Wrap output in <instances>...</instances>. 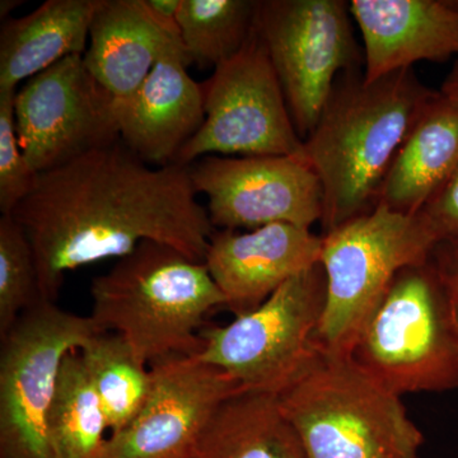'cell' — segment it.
Listing matches in <instances>:
<instances>
[{
  "label": "cell",
  "mask_w": 458,
  "mask_h": 458,
  "mask_svg": "<svg viewBox=\"0 0 458 458\" xmlns=\"http://www.w3.org/2000/svg\"><path fill=\"white\" fill-rule=\"evenodd\" d=\"M197 197L190 167L147 164L117 140L38 174L9 216L31 242L42 298L56 303L66 273L143 241L204 262L216 228Z\"/></svg>",
  "instance_id": "cell-1"
},
{
  "label": "cell",
  "mask_w": 458,
  "mask_h": 458,
  "mask_svg": "<svg viewBox=\"0 0 458 458\" xmlns=\"http://www.w3.org/2000/svg\"><path fill=\"white\" fill-rule=\"evenodd\" d=\"M436 92L414 68L375 82L361 68L339 75L303 140L304 161L321 182L324 234L375 209L394 156Z\"/></svg>",
  "instance_id": "cell-2"
},
{
  "label": "cell",
  "mask_w": 458,
  "mask_h": 458,
  "mask_svg": "<svg viewBox=\"0 0 458 458\" xmlns=\"http://www.w3.org/2000/svg\"><path fill=\"white\" fill-rule=\"evenodd\" d=\"M90 295L96 327L122 335L148 367L174 355L198 357L205 318L225 306L204 262L155 241L96 276Z\"/></svg>",
  "instance_id": "cell-3"
},
{
  "label": "cell",
  "mask_w": 458,
  "mask_h": 458,
  "mask_svg": "<svg viewBox=\"0 0 458 458\" xmlns=\"http://www.w3.org/2000/svg\"><path fill=\"white\" fill-rule=\"evenodd\" d=\"M276 397L307 458H418L424 443L401 396L351 355L319 348L302 375Z\"/></svg>",
  "instance_id": "cell-4"
},
{
  "label": "cell",
  "mask_w": 458,
  "mask_h": 458,
  "mask_svg": "<svg viewBox=\"0 0 458 458\" xmlns=\"http://www.w3.org/2000/svg\"><path fill=\"white\" fill-rule=\"evenodd\" d=\"M351 357L399 396L458 388L450 300L433 255L394 276L361 327Z\"/></svg>",
  "instance_id": "cell-5"
},
{
  "label": "cell",
  "mask_w": 458,
  "mask_h": 458,
  "mask_svg": "<svg viewBox=\"0 0 458 458\" xmlns=\"http://www.w3.org/2000/svg\"><path fill=\"white\" fill-rule=\"evenodd\" d=\"M437 246L420 216L394 213L384 205L322 234L319 262L327 292L316 334L319 348L351 355L394 276L429 260Z\"/></svg>",
  "instance_id": "cell-6"
},
{
  "label": "cell",
  "mask_w": 458,
  "mask_h": 458,
  "mask_svg": "<svg viewBox=\"0 0 458 458\" xmlns=\"http://www.w3.org/2000/svg\"><path fill=\"white\" fill-rule=\"evenodd\" d=\"M325 292L319 262L289 279L254 311L237 315L225 327L203 328L199 360L227 373L245 391L279 396L318 357Z\"/></svg>",
  "instance_id": "cell-7"
},
{
  "label": "cell",
  "mask_w": 458,
  "mask_h": 458,
  "mask_svg": "<svg viewBox=\"0 0 458 458\" xmlns=\"http://www.w3.org/2000/svg\"><path fill=\"white\" fill-rule=\"evenodd\" d=\"M98 333L89 316L41 302L0 336V458H56L49 417L60 367Z\"/></svg>",
  "instance_id": "cell-8"
},
{
  "label": "cell",
  "mask_w": 458,
  "mask_h": 458,
  "mask_svg": "<svg viewBox=\"0 0 458 458\" xmlns=\"http://www.w3.org/2000/svg\"><path fill=\"white\" fill-rule=\"evenodd\" d=\"M201 89L203 125L180 150L174 164L189 167L214 153L304 159L303 140L295 129L284 90L256 26L245 47L216 66Z\"/></svg>",
  "instance_id": "cell-9"
},
{
  "label": "cell",
  "mask_w": 458,
  "mask_h": 458,
  "mask_svg": "<svg viewBox=\"0 0 458 458\" xmlns=\"http://www.w3.org/2000/svg\"><path fill=\"white\" fill-rule=\"evenodd\" d=\"M352 18L345 0L256 3V29L303 140L318 123L339 75L364 65Z\"/></svg>",
  "instance_id": "cell-10"
},
{
  "label": "cell",
  "mask_w": 458,
  "mask_h": 458,
  "mask_svg": "<svg viewBox=\"0 0 458 458\" xmlns=\"http://www.w3.org/2000/svg\"><path fill=\"white\" fill-rule=\"evenodd\" d=\"M114 101L83 55L65 57L26 81L14 98V120L31 170H53L120 140Z\"/></svg>",
  "instance_id": "cell-11"
},
{
  "label": "cell",
  "mask_w": 458,
  "mask_h": 458,
  "mask_svg": "<svg viewBox=\"0 0 458 458\" xmlns=\"http://www.w3.org/2000/svg\"><path fill=\"white\" fill-rule=\"evenodd\" d=\"M189 167L216 229L251 231L274 223L311 229L321 222V182L302 158L207 156Z\"/></svg>",
  "instance_id": "cell-12"
},
{
  "label": "cell",
  "mask_w": 458,
  "mask_h": 458,
  "mask_svg": "<svg viewBox=\"0 0 458 458\" xmlns=\"http://www.w3.org/2000/svg\"><path fill=\"white\" fill-rule=\"evenodd\" d=\"M149 394L134 419L110 433L98 458H194L216 409L243 390L198 357H174L150 364Z\"/></svg>",
  "instance_id": "cell-13"
},
{
  "label": "cell",
  "mask_w": 458,
  "mask_h": 458,
  "mask_svg": "<svg viewBox=\"0 0 458 458\" xmlns=\"http://www.w3.org/2000/svg\"><path fill=\"white\" fill-rule=\"evenodd\" d=\"M322 236L274 223L249 232L216 229L204 264L234 315L254 311L289 279L319 264Z\"/></svg>",
  "instance_id": "cell-14"
},
{
  "label": "cell",
  "mask_w": 458,
  "mask_h": 458,
  "mask_svg": "<svg viewBox=\"0 0 458 458\" xmlns=\"http://www.w3.org/2000/svg\"><path fill=\"white\" fill-rule=\"evenodd\" d=\"M189 64L182 44L174 42L140 89L128 98L114 101L120 140L147 164H174L203 125V89L190 77Z\"/></svg>",
  "instance_id": "cell-15"
},
{
  "label": "cell",
  "mask_w": 458,
  "mask_h": 458,
  "mask_svg": "<svg viewBox=\"0 0 458 458\" xmlns=\"http://www.w3.org/2000/svg\"><path fill=\"white\" fill-rule=\"evenodd\" d=\"M351 13L363 38L366 82L458 57V0H352Z\"/></svg>",
  "instance_id": "cell-16"
},
{
  "label": "cell",
  "mask_w": 458,
  "mask_h": 458,
  "mask_svg": "<svg viewBox=\"0 0 458 458\" xmlns=\"http://www.w3.org/2000/svg\"><path fill=\"white\" fill-rule=\"evenodd\" d=\"M174 42L181 40L156 20L144 0H101L90 23L84 64L120 101L140 89Z\"/></svg>",
  "instance_id": "cell-17"
},
{
  "label": "cell",
  "mask_w": 458,
  "mask_h": 458,
  "mask_svg": "<svg viewBox=\"0 0 458 458\" xmlns=\"http://www.w3.org/2000/svg\"><path fill=\"white\" fill-rule=\"evenodd\" d=\"M458 167V99L437 90L401 144L377 205L417 216Z\"/></svg>",
  "instance_id": "cell-18"
},
{
  "label": "cell",
  "mask_w": 458,
  "mask_h": 458,
  "mask_svg": "<svg viewBox=\"0 0 458 458\" xmlns=\"http://www.w3.org/2000/svg\"><path fill=\"white\" fill-rule=\"evenodd\" d=\"M101 0H47L27 16L9 18L0 30V93L17 92L60 60L84 55Z\"/></svg>",
  "instance_id": "cell-19"
},
{
  "label": "cell",
  "mask_w": 458,
  "mask_h": 458,
  "mask_svg": "<svg viewBox=\"0 0 458 458\" xmlns=\"http://www.w3.org/2000/svg\"><path fill=\"white\" fill-rule=\"evenodd\" d=\"M194 458H307L278 397L241 391L216 409Z\"/></svg>",
  "instance_id": "cell-20"
},
{
  "label": "cell",
  "mask_w": 458,
  "mask_h": 458,
  "mask_svg": "<svg viewBox=\"0 0 458 458\" xmlns=\"http://www.w3.org/2000/svg\"><path fill=\"white\" fill-rule=\"evenodd\" d=\"M108 423L80 352H69L60 367L51 406L49 432L56 458H98Z\"/></svg>",
  "instance_id": "cell-21"
},
{
  "label": "cell",
  "mask_w": 458,
  "mask_h": 458,
  "mask_svg": "<svg viewBox=\"0 0 458 458\" xmlns=\"http://www.w3.org/2000/svg\"><path fill=\"white\" fill-rule=\"evenodd\" d=\"M80 352L106 415L110 433L128 426L146 403L152 377L119 334L98 333Z\"/></svg>",
  "instance_id": "cell-22"
},
{
  "label": "cell",
  "mask_w": 458,
  "mask_h": 458,
  "mask_svg": "<svg viewBox=\"0 0 458 458\" xmlns=\"http://www.w3.org/2000/svg\"><path fill=\"white\" fill-rule=\"evenodd\" d=\"M254 0H182L180 38L190 63L227 62L245 47L255 27Z\"/></svg>",
  "instance_id": "cell-23"
},
{
  "label": "cell",
  "mask_w": 458,
  "mask_h": 458,
  "mask_svg": "<svg viewBox=\"0 0 458 458\" xmlns=\"http://www.w3.org/2000/svg\"><path fill=\"white\" fill-rule=\"evenodd\" d=\"M41 302L38 265L29 237L13 216H0V336Z\"/></svg>",
  "instance_id": "cell-24"
},
{
  "label": "cell",
  "mask_w": 458,
  "mask_h": 458,
  "mask_svg": "<svg viewBox=\"0 0 458 458\" xmlns=\"http://www.w3.org/2000/svg\"><path fill=\"white\" fill-rule=\"evenodd\" d=\"M0 93V212L11 214L31 192L36 176L18 143L14 98Z\"/></svg>",
  "instance_id": "cell-25"
},
{
  "label": "cell",
  "mask_w": 458,
  "mask_h": 458,
  "mask_svg": "<svg viewBox=\"0 0 458 458\" xmlns=\"http://www.w3.org/2000/svg\"><path fill=\"white\" fill-rule=\"evenodd\" d=\"M438 245L458 246V167L418 213Z\"/></svg>",
  "instance_id": "cell-26"
},
{
  "label": "cell",
  "mask_w": 458,
  "mask_h": 458,
  "mask_svg": "<svg viewBox=\"0 0 458 458\" xmlns=\"http://www.w3.org/2000/svg\"><path fill=\"white\" fill-rule=\"evenodd\" d=\"M433 259L438 265L447 288L452 327H454L458 349V246L438 245L434 250Z\"/></svg>",
  "instance_id": "cell-27"
},
{
  "label": "cell",
  "mask_w": 458,
  "mask_h": 458,
  "mask_svg": "<svg viewBox=\"0 0 458 458\" xmlns=\"http://www.w3.org/2000/svg\"><path fill=\"white\" fill-rule=\"evenodd\" d=\"M150 13L174 38H180L179 17L182 0H144ZM181 40V38H180Z\"/></svg>",
  "instance_id": "cell-28"
},
{
  "label": "cell",
  "mask_w": 458,
  "mask_h": 458,
  "mask_svg": "<svg viewBox=\"0 0 458 458\" xmlns=\"http://www.w3.org/2000/svg\"><path fill=\"white\" fill-rule=\"evenodd\" d=\"M441 92L452 98L458 99V57L454 68L451 69L450 73L442 84Z\"/></svg>",
  "instance_id": "cell-29"
},
{
  "label": "cell",
  "mask_w": 458,
  "mask_h": 458,
  "mask_svg": "<svg viewBox=\"0 0 458 458\" xmlns=\"http://www.w3.org/2000/svg\"><path fill=\"white\" fill-rule=\"evenodd\" d=\"M22 0H2L0 2V18L3 21L9 20V14L14 11V9L20 7L21 4H23Z\"/></svg>",
  "instance_id": "cell-30"
}]
</instances>
